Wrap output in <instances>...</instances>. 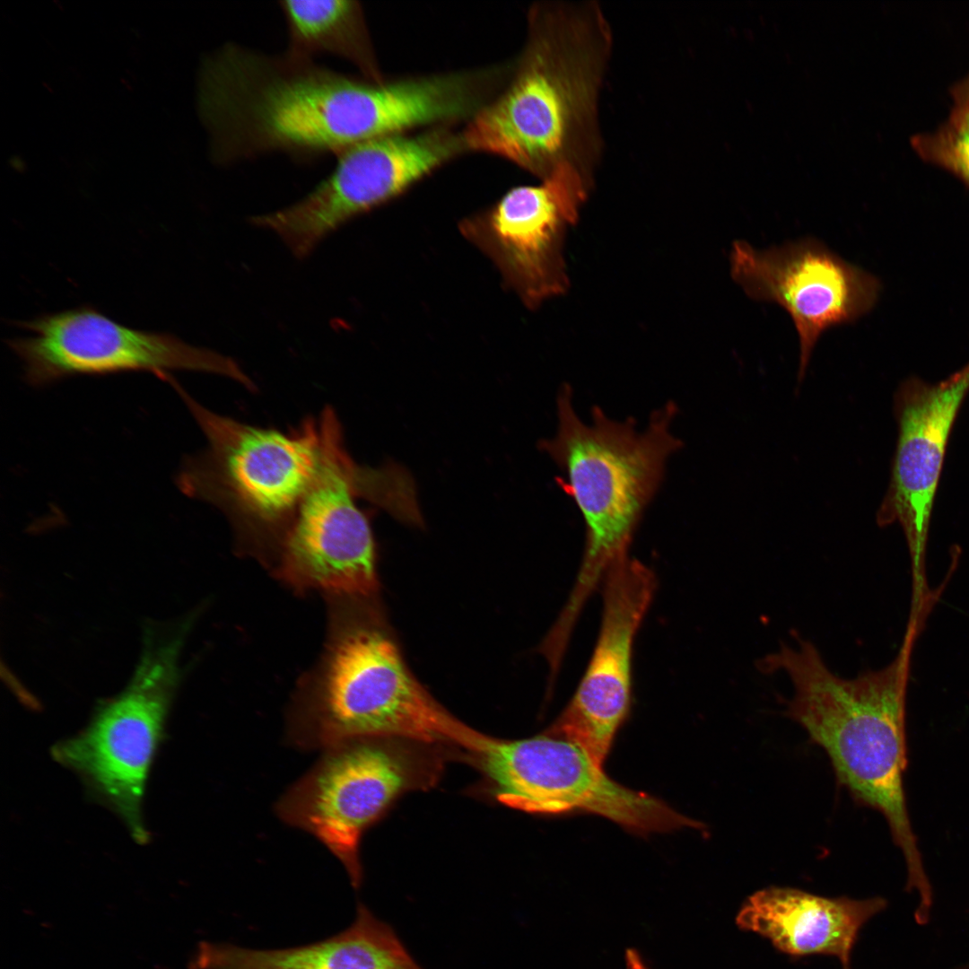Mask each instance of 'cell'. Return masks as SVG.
<instances>
[{
    "label": "cell",
    "mask_w": 969,
    "mask_h": 969,
    "mask_svg": "<svg viewBox=\"0 0 969 969\" xmlns=\"http://www.w3.org/2000/svg\"><path fill=\"white\" fill-rule=\"evenodd\" d=\"M477 756L498 800L511 808L586 812L640 834L703 827L658 798L614 781L579 746L546 733L519 740L490 737Z\"/></svg>",
    "instance_id": "7"
},
{
    "label": "cell",
    "mask_w": 969,
    "mask_h": 969,
    "mask_svg": "<svg viewBox=\"0 0 969 969\" xmlns=\"http://www.w3.org/2000/svg\"><path fill=\"white\" fill-rule=\"evenodd\" d=\"M170 384L207 441L184 460L179 490L222 510L246 540L279 547L320 467L319 416L289 432L257 427L210 411L175 379Z\"/></svg>",
    "instance_id": "5"
},
{
    "label": "cell",
    "mask_w": 969,
    "mask_h": 969,
    "mask_svg": "<svg viewBox=\"0 0 969 969\" xmlns=\"http://www.w3.org/2000/svg\"><path fill=\"white\" fill-rule=\"evenodd\" d=\"M656 587L652 570L629 556L607 571L591 658L573 696L546 731L579 746L602 766L631 709L633 642Z\"/></svg>",
    "instance_id": "15"
},
{
    "label": "cell",
    "mask_w": 969,
    "mask_h": 969,
    "mask_svg": "<svg viewBox=\"0 0 969 969\" xmlns=\"http://www.w3.org/2000/svg\"><path fill=\"white\" fill-rule=\"evenodd\" d=\"M383 739H349L324 749L275 807L283 821L312 834L336 856L355 889L362 881L364 831L413 782L410 760Z\"/></svg>",
    "instance_id": "11"
},
{
    "label": "cell",
    "mask_w": 969,
    "mask_h": 969,
    "mask_svg": "<svg viewBox=\"0 0 969 969\" xmlns=\"http://www.w3.org/2000/svg\"><path fill=\"white\" fill-rule=\"evenodd\" d=\"M949 92L955 101L969 99V73L962 79L956 82L949 89Z\"/></svg>",
    "instance_id": "20"
},
{
    "label": "cell",
    "mask_w": 969,
    "mask_h": 969,
    "mask_svg": "<svg viewBox=\"0 0 969 969\" xmlns=\"http://www.w3.org/2000/svg\"><path fill=\"white\" fill-rule=\"evenodd\" d=\"M926 620L909 616L895 659L884 668L844 678L816 645L795 634L792 644L756 661L761 672H782L792 695L784 713L826 752L838 782L860 804L879 811L907 866V889L927 892L925 874L906 808L905 706L912 656Z\"/></svg>",
    "instance_id": "2"
},
{
    "label": "cell",
    "mask_w": 969,
    "mask_h": 969,
    "mask_svg": "<svg viewBox=\"0 0 969 969\" xmlns=\"http://www.w3.org/2000/svg\"><path fill=\"white\" fill-rule=\"evenodd\" d=\"M450 743L474 754L486 736L453 717L417 681L373 610L349 614L331 638L317 682L301 700L289 739L326 749L355 738Z\"/></svg>",
    "instance_id": "4"
},
{
    "label": "cell",
    "mask_w": 969,
    "mask_h": 969,
    "mask_svg": "<svg viewBox=\"0 0 969 969\" xmlns=\"http://www.w3.org/2000/svg\"><path fill=\"white\" fill-rule=\"evenodd\" d=\"M17 325L31 335L6 343L32 386L75 375L127 371H149L168 381L172 371H194L225 376L256 390L233 359L170 333L127 327L91 306L43 314Z\"/></svg>",
    "instance_id": "8"
},
{
    "label": "cell",
    "mask_w": 969,
    "mask_h": 969,
    "mask_svg": "<svg viewBox=\"0 0 969 969\" xmlns=\"http://www.w3.org/2000/svg\"><path fill=\"white\" fill-rule=\"evenodd\" d=\"M626 969H650L635 948H628L624 954Z\"/></svg>",
    "instance_id": "21"
},
{
    "label": "cell",
    "mask_w": 969,
    "mask_h": 969,
    "mask_svg": "<svg viewBox=\"0 0 969 969\" xmlns=\"http://www.w3.org/2000/svg\"><path fill=\"white\" fill-rule=\"evenodd\" d=\"M279 5L287 25V54L305 59L331 54L372 74V57L357 2L284 0Z\"/></svg>",
    "instance_id": "18"
},
{
    "label": "cell",
    "mask_w": 969,
    "mask_h": 969,
    "mask_svg": "<svg viewBox=\"0 0 969 969\" xmlns=\"http://www.w3.org/2000/svg\"><path fill=\"white\" fill-rule=\"evenodd\" d=\"M463 144L462 137L444 130L358 144L336 155L332 172L301 200L254 215L250 223L272 231L303 259L328 235L401 193Z\"/></svg>",
    "instance_id": "10"
},
{
    "label": "cell",
    "mask_w": 969,
    "mask_h": 969,
    "mask_svg": "<svg viewBox=\"0 0 969 969\" xmlns=\"http://www.w3.org/2000/svg\"><path fill=\"white\" fill-rule=\"evenodd\" d=\"M531 22L513 82L474 116L464 144L541 179L569 166L595 181L605 147L599 104L614 48L610 22L592 0L545 4Z\"/></svg>",
    "instance_id": "1"
},
{
    "label": "cell",
    "mask_w": 969,
    "mask_h": 969,
    "mask_svg": "<svg viewBox=\"0 0 969 969\" xmlns=\"http://www.w3.org/2000/svg\"><path fill=\"white\" fill-rule=\"evenodd\" d=\"M147 633L127 687L100 704L83 730L53 748L56 759L77 773L141 842L148 835L142 816L145 783L179 680L185 630Z\"/></svg>",
    "instance_id": "6"
},
{
    "label": "cell",
    "mask_w": 969,
    "mask_h": 969,
    "mask_svg": "<svg viewBox=\"0 0 969 969\" xmlns=\"http://www.w3.org/2000/svg\"><path fill=\"white\" fill-rule=\"evenodd\" d=\"M191 969H423L393 928L358 904L354 922L328 938L305 946L256 950L201 942Z\"/></svg>",
    "instance_id": "17"
},
{
    "label": "cell",
    "mask_w": 969,
    "mask_h": 969,
    "mask_svg": "<svg viewBox=\"0 0 969 969\" xmlns=\"http://www.w3.org/2000/svg\"><path fill=\"white\" fill-rule=\"evenodd\" d=\"M886 905L881 897L829 898L770 886L748 896L736 922L741 930L766 938L787 955L834 956L849 969L850 954L861 927Z\"/></svg>",
    "instance_id": "16"
},
{
    "label": "cell",
    "mask_w": 969,
    "mask_h": 969,
    "mask_svg": "<svg viewBox=\"0 0 969 969\" xmlns=\"http://www.w3.org/2000/svg\"><path fill=\"white\" fill-rule=\"evenodd\" d=\"M921 158L951 171L969 186V99L955 101L945 121L911 137Z\"/></svg>",
    "instance_id": "19"
},
{
    "label": "cell",
    "mask_w": 969,
    "mask_h": 969,
    "mask_svg": "<svg viewBox=\"0 0 969 969\" xmlns=\"http://www.w3.org/2000/svg\"><path fill=\"white\" fill-rule=\"evenodd\" d=\"M572 389L557 397L558 428L540 446L565 473L558 478L584 519L586 544L573 589L563 611L577 618L607 571L628 557L643 511L663 480L668 458L682 447L670 432L677 405L669 401L652 412L645 430L633 418L615 421L598 406L584 423L572 406Z\"/></svg>",
    "instance_id": "3"
},
{
    "label": "cell",
    "mask_w": 969,
    "mask_h": 969,
    "mask_svg": "<svg viewBox=\"0 0 969 969\" xmlns=\"http://www.w3.org/2000/svg\"><path fill=\"white\" fill-rule=\"evenodd\" d=\"M729 265L749 298L775 303L790 317L799 341V386L823 333L869 313L880 291L877 277L811 237L765 249L736 240Z\"/></svg>",
    "instance_id": "12"
},
{
    "label": "cell",
    "mask_w": 969,
    "mask_h": 969,
    "mask_svg": "<svg viewBox=\"0 0 969 969\" xmlns=\"http://www.w3.org/2000/svg\"><path fill=\"white\" fill-rule=\"evenodd\" d=\"M968 393L969 363L934 384L908 380L895 395L897 442L877 523L901 527L911 559L913 597L930 591L926 572L930 518L949 436Z\"/></svg>",
    "instance_id": "14"
},
{
    "label": "cell",
    "mask_w": 969,
    "mask_h": 969,
    "mask_svg": "<svg viewBox=\"0 0 969 969\" xmlns=\"http://www.w3.org/2000/svg\"><path fill=\"white\" fill-rule=\"evenodd\" d=\"M320 419L321 464L279 546V574L295 589L371 599L379 589L376 547L369 520L354 502V462L335 411L326 408Z\"/></svg>",
    "instance_id": "9"
},
{
    "label": "cell",
    "mask_w": 969,
    "mask_h": 969,
    "mask_svg": "<svg viewBox=\"0 0 969 969\" xmlns=\"http://www.w3.org/2000/svg\"><path fill=\"white\" fill-rule=\"evenodd\" d=\"M594 181L562 166L537 186L511 189L492 208L460 223L463 235L497 266L524 303L536 308L567 288L566 230Z\"/></svg>",
    "instance_id": "13"
}]
</instances>
